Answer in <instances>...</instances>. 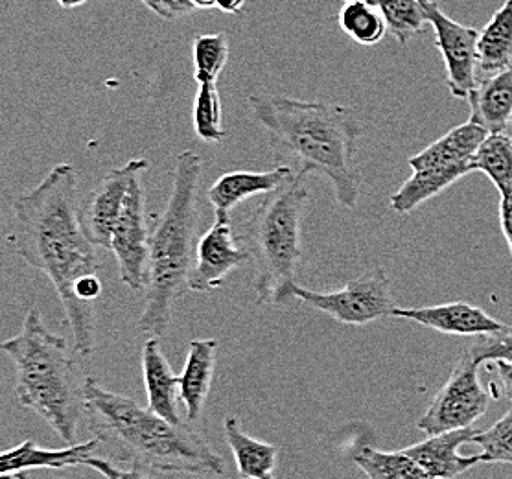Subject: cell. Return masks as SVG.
I'll return each instance as SVG.
<instances>
[{
  "label": "cell",
  "instance_id": "6da1fadb",
  "mask_svg": "<svg viewBox=\"0 0 512 479\" xmlns=\"http://www.w3.org/2000/svg\"><path fill=\"white\" fill-rule=\"evenodd\" d=\"M13 231L8 244L17 257L39 269L56 288L74 338V351L96 349V312L104 286L94 244L83 229L78 205V174L61 163L13 201Z\"/></svg>",
  "mask_w": 512,
  "mask_h": 479
},
{
  "label": "cell",
  "instance_id": "7a4b0ae2",
  "mask_svg": "<svg viewBox=\"0 0 512 479\" xmlns=\"http://www.w3.org/2000/svg\"><path fill=\"white\" fill-rule=\"evenodd\" d=\"M249 107L268 133L269 146L295 174L326 177L345 209L360 201L361 176L356 164L363 126L341 104L306 102L280 94H253Z\"/></svg>",
  "mask_w": 512,
  "mask_h": 479
},
{
  "label": "cell",
  "instance_id": "3957f363",
  "mask_svg": "<svg viewBox=\"0 0 512 479\" xmlns=\"http://www.w3.org/2000/svg\"><path fill=\"white\" fill-rule=\"evenodd\" d=\"M89 428L120 461L146 472L222 476L220 454L187 424H174L131 397L105 389L100 380H83Z\"/></svg>",
  "mask_w": 512,
  "mask_h": 479
},
{
  "label": "cell",
  "instance_id": "277c9868",
  "mask_svg": "<svg viewBox=\"0 0 512 479\" xmlns=\"http://www.w3.org/2000/svg\"><path fill=\"white\" fill-rule=\"evenodd\" d=\"M201 176L203 159L198 153L177 155L170 199L150 236L146 303L139 317L140 332L153 338H163L168 332L175 303L188 290L199 242Z\"/></svg>",
  "mask_w": 512,
  "mask_h": 479
},
{
  "label": "cell",
  "instance_id": "5b68a950",
  "mask_svg": "<svg viewBox=\"0 0 512 479\" xmlns=\"http://www.w3.org/2000/svg\"><path fill=\"white\" fill-rule=\"evenodd\" d=\"M15 367V395L67 444L76 443L85 415L83 382L65 338L50 332L37 308H30L17 336L2 343Z\"/></svg>",
  "mask_w": 512,
  "mask_h": 479
},
{
  "label": "cell",
  "instance_id": "8992f818",
  "mask_svg": "<svg viewBox=\"0 0 512 479\" xmlns=\"http://www.w3.org/2000/svg\"><path fill=\"white\" fill-rule=\"evenodd\" d=\"M310 203L306 177H291L271 192L247 223V240L256 266L258 304H286L295 299L297 273L304 257V214Z\"/></svg>",
  "mask_w": 512,
  "mask_h": 479
},
{
  "label": "cell",
  "instance_id": "52a82bcc",
  "mask_svg": "<svg viewBox=\"0 0 512 479\" xmlns=\"http://www.w3.org/2000/svg\"><path fill=\"white\" fill-rule=\"evenodd\" d=\"M295 299L323 312L341 325L365 327L395 314L391 281L382 268H374L336 292H314L303 286L295 288Z\"/></svg>",
  "mask_w": 512,
  "mask_h": 479
},
{
  "label": "cell",
  "instance_id": "ba28073f",
  "mask_svg": "<svg viewBox=\"0 0 512 479\" xmlns=\"http://www.w3.org/2000/svg\"><path fill=\"white\" fill-rule=\"evenodd\" d=\"M487 408L489 393L481 386L479 363L466 352L455 363L454 373L435 395L417 428L428 435L463 430L483 417Z\"/></svg>",
  "mask_w": 512,
  "mask_h": 479
},
{
  "label": "cell",
  "instance_id": "9c48e42d",
  "mask_svg": "<svg viewBox=\"0 0 512 479\" xmlns=\"http://www.w3.org/2000/svg\"><path fill=\"white\" fill-rule=\"evenodd\" d=\"M148 170L139 172L124 201V209L118 216L115 231L111 236L109 251L117 258L120 279L129 290H144L148 281L150 264V236L146 220V188L144 176Z\"/></svg>",
  "mask_w": 512,
  "mask_h": 479
},
{
  "label": "cell",
  "instance_id": "30bf717a",
  "mask_svg": "<svg viewBox=\"0 0 512 479\" xmlns=\"http://www.w3.org/2000/svg\"><path fill=\"white\" fill-rule=\"evenodd\" d=\"M422 6L446 65L448 89L454 98L468 100L479 82L478 30L450 19L433 0H422Z\"/></svg>",
  "mask_w": 512,
  "mask_h": 479
},
{
  "label": "cell",
  "instance_id": "8fae6325",
  "mask_svg": "<svg viewBox=\"0 0 512 479\" xmlns=\"http://www.w3.org/2000/svg\"><path fill=\"white\" fill-rule=\"evenodd\" d=\"M253 255L245 240L234 236L229 214H216L207 233L199 238L194 268L188 277V290L209 293L218 290L234 269L245 266Z\"/></svg>",
  "mask_w": 512,
  "mask_h": 479
},
{
  "label": "cell",
  "instance_id": "7c38bea8",
  "mask_svg": "<svg viewBox=\"0 0 512 479\" xmlns=\"http://www.w3.org/2000/svg\"><path fill=\"white\" fill-rule=\"evenodd\" d=\"M148 168L150 164L146 159H131L124 166L105 174L94 187L82 209L83 229L94 246L111 247V236L124 209L129 187L135 176Z\"/></svg>",
  "mask_w": 512,
  "mask_h": 479
},
{
  "label": "cell",
  "instance_id": "4fadbf2b",
  "mask_svg": "<svg viewBox=\"0 0 512 479\" xmlns=\"http://www.w3.org/2000/svg\"><path fill=\"white\" fill-rule=\"evenodd\" d=\"M393 317L415 321L422 327L433 328L452 336H485L505 328L498 319L490 317L478 306L466 303L439 304L424 308H396Z\"/></svg>",
  "mask_w": 512,
  "mask_h": 479
},
{
  "label": "cell",
  "instance_id": "5bb4252c",
  "mask_svg": "<svg viewBox=\"0 0 512 479\" xmlns=\"http://www.w3.org/2000/svg\"><path fill=\"white\" fill-rule=\"evenodd\" d=\"M489 131L474 122H466L450 129L446 135L428 148L409 157L411 170H457L468 176L472 172V157L478 152L481 142L487 139Z\"/></svg>",
  "mask_w": 512,
  "mask_h": 479
},
{
  "label": "cell",
  "instance_id": "9a60e30c",
  "mask_svg": "<svg viewBox=\"0 0 512 479\" xmlns=\"http://www.w3.org/2000/svg\"><path fill=\"white\" fill-rule=\"evenodd\" d=\"M479 430L463 428L454 432L428 435L426 441L404 448L409 457H413L420 467L424 468L431 478L454 479L461 476L468 468L476 467L481 456H461L457 448L461 444L474 443Z\"/></svg>",
  "mask_w": 512,
  "mask_h": 479
},
{
  "label": "cell",
  "instance_id": "2e32d148",
  "mask_svg": "<svg viewBox=\"0 0 512 479\" xmlns=\"http://www.w3.org/2000/svg\"><path fill=\"white\" fill-rule=\"evenodd\" d=\"M293 176L295 170L288 164H280L268 172H227L209 188L207 198L216 214H229L245 199L268 196L288 183Z\"/></svg>",
  "mask_w": 512,
  "mask_h": 479
},
{
  "label": "cell",
  "instance_id": "e0dca14e",
  "mask_svg": "<svg viewBox=\"0 0 512 479\" xmlns=\"http://www.w3.org/2000/svg\"><path fill=\"white\" fill-rule=\"evenodd\" d=\"M142 376L148 408L166 421L183 424L179 415V376H175L161 345V338H150L142 347Z\"/></svg>",
  "mask_w": 512,
  "mask_h": 479
},
{
  "label": "cell",
  "instance_id": "ac0fdd59",
  "mask_svg": "<svg viewBox=\"0 0 512 479\" xmlns=\"http://www.w3.org/2000/svg\"><path fill=\"white\" fill-rule=\"evenodd\" d=\"M218 339H194L188 347L187 363L179 374L181 402L187 409L188 422H198L210 395L218 362Z\"/></svg>",
  "mask_w": 512,
  "mask_h": 479
},
{
  "label": "cell",
  "instance_id": "d6986e66",
  "mask_svg": "<svg viewBox=\"0 0 512 479\" xmlns=\"http://www.w3.org/2000/svg\"><path fill=\"white\" fill-rule=\"evenodd\" d=\"M468 100L470 122L489 133H507L512 124V65L505 71L479 78Z\"/></svg>",
  "mask_w": 512,
  "mask_h": 479
},
{
  "label": "cell",
  "instance_id": "ffe728a7",
  "mask_svg": "<svg viewBox=\"0 0 512 479\" xmlns=\"http://www.w3.org/2000/svg\"><path fill=\"white\" fill-rule=\"evenodd\" d=\"M100 444L102 441L98 437H93L91 441H85V443L67 444L65 448L50 450V448H39L34 441H23L0 456V472L12 474V472L34 470V468L63 470V468L80 467V465L83 467L85 459L94 456Z\"/></svg>",
  "mask_w": 512,
  "mask_h": 479
},
{
  "label": "cell",
  "instance_id": "44dd1931",
  "mask_svg": "<svg viewBox=\"0 0 512 479\" xmlns=\"http://www.w3.org/2000/svg\"><path fill=\"white\" fill-rule=\"evenodd\" d=\"M225 441L233 452L238 476L242 479H266L273 476L277 467L279 448L275 444L258 441L244 432L242 424L236 417H227L223 424Z\"/></svg>",
  "mask_w": 512,
  "mask_h": 479
},
{
  "label": "cell",
  "instance_id": "7402d4cb",
  "mask_svg": "<svg viewBox=\"0 0 512 479\" xmlns=\"http://www.w3.org/2000/svg\"><path fill=\"white\" fill-rule=\"evenodd\" d=\"M512 65V0H505L479 34V72L489 76Z\"/></svg>",
  "mask_w": 512,
  "mask_h": 479
},
{
  "label": "cell",
  "instance_id": "603a6c76",
  "mask_svg": "<svg viewBox=\"0 0 512 479\" xmlns=\"http://www.w3.org/2000/svg\"><path fill=\"white\" fill-rule=\"evenodd\" d=\"M352 459L369 479H435L404 450L382 452L365 444L354 452Z\"/></svg>",
  "mask_w": 512,
  "mask_h": 479
},
{
  "label": "cell",
  "instance_id": "cb8c5ba5",
  "mask_svg": "<svg viewBox=\"0 0 512 479\" xmlns=\"http://www.w3.org/2000/svg\"><path fill=\"white\" fill-rule=\"evenodd\" d=\"M472 172L487 174L500 196L512 194V135L489 133L472 157Z\"/></svg>",
  "mask_w": 512,
  "mask_h": 479
},
{
  "label": "cell",
  "instance_id": "d4e9b609",
  "mask_svg": "<svg viewBox=\"0 0 512 479\" xmlns=\"http://www.w3.org/2000/svg\"><path fill=\"white\" fill-rule=\"evenodd\" d=\"M338 23L343 34L363 47L378 45L387 34V23L380 8L367 2H347L339 12Z\"/></svg>",
  "mask_w": 512,
  "mask_h": 479
},
{
  "label": "cell",
  "instance_id": "484cf974",
  "mask_svg": "<svg viewBox=\"0 0 512 479\" xmlns=\"http://www.w3.org/2000/svg\"><path fill=\"white\" fill-rule=\"evenodd\" d=\"M378 8L387 23V32L400 45H408L413 37L420 36L428 24L422 0H380Z\"/></svg>",
  "mask_w": 512,
  "mask_h": 479
},
{
  "label": "cell",
  "instance_id": "4316f807",
  "mask_svg": "<svg viewBox=\"0 0 512 479\" xmlns=\"http://www.w3.org/2000/svg\"><path fill=\"white\" fill-rule=\"evenodd\" d=\"M229 59L225 34H205L194 39V76L199 85L216 83Z\"/></svg>",
  "mask_w": 512,
  "mask_h": 479
},
{
  "label": "cell",
  "instance_id": "83f0119b",
  "mask_svg": "<svg viewBox=\"0 0 512 479\" xmlns=\"http://www.w3.org/2000/svg\"><path fill=\"white\" fill-rule=\"evenodd\" d=\"M194 128L205 142H222L227 131L222 126V100L216 83L199 85L194 104Z\"/></svg>",
  "mask_w": 512,
  "mask_h": 479
},
{
  "label": "cell",
  "instance_id": "f1b7e54d",
  "mask_svg": "<svg viewBox=\"0 0 512 479\" xmlns=\"http://www.w3.org/2000/svg\"><path fill=\"white\" fill-rule=\"evenodd\" d=\"M474 443L481 446L483 463H511L512 465V408L487 432H479Z\"/></svg>",
  "mask_w": 512,
  "mask_h": 479
},
{
  "label": "cell",
  "instance_id": "f546056e",
  "mask_svg": "<svg viewBox=\"0 0 512 479\" xmlns=\"http://www.w3.org/2000/svg\"><path fill=\"white\" fill-rule=\"evenodd\" d=\"M468 354L479 365L483 362H496V360L512 362V328L505 327L496 334L478 336V341L468 349Z\"/></svg>",
  "mask_w": 512,
  "mask_h": 479
},
{
  "label": "cell",
  "instance_id": "4dcf8cb0",
  "mask_svg": "<svg viewBox=\"0 0 512 479\" xmlns=\"http://www.w3.org/2000/svg\"><path fill=\"white\" fill-rule=\"evenodd\" d=\"M83 467L93 468L105 479H153L146 470H140V468L135 467L124 470V468H118L117 465H113L111 461H107L104 457H87Z\"/></svg>",
  "mask_w": 512,
  "mask_h": 479
},
{
  "label": "cell",
  "instance_id": "1f68e13d",
  "mask_svg": "<svg viewBox=\"0 0 512 479\" xmlns=\"http://www.w3.org/2000/svg\"><path fill=\"white\" fill-rule=\"evenodd\" d=\"M500 225L512 257V194L500 198Z\"/></svg>",
  "mask_w": 512,
  "mask_h": 479
},
{
  "label": "cell",
  "instance_id": "d6a6232c",
  "mask_svg": "<svg viewBox=\"0 0 512 479\" xmlns=\"http://www.w3.org/2000/svg\"><path fill=\"white\" fill-rule=\"evenodd\" d=\"M494 367L498 373V387H500L501 395L512 400V362L496 360Z\"/></svg>",
  "mask_w": 512,
  "mask_h": 479
},
{
  "label": "cell",
  "instance_id": "836d02e7",
  "mask_svg": "<svg viewBox=\"0 0 512 479\" xmlns=\"http://www.w3.org/2000/svg\"><path fill=\"white\" fill-rule=\"evenodd\" d=\"M164 8L170 12L172 19L177 17H185L196 10V6L192 4V0H161Z\"/></svg>",
  "mask_w": 512,
  "mask_h": 479
},
{
  "label": "cell",
  "instance_id": "e575fe53",
  "mask_svg": "<svg viewBox=\"0 0 512 479\" xmlns=\"http://www.w3.org/2000/svg\"><path fill=\"white\" fill-rule=\"evenodd\" d=\"M245 4H247V0H216V8L220 12L229 13V15H238L244 10Z\"/></svg>",
  "mask_w": 512,
  "mask_h": 479
},
{
  "label": "cell",
  "instance_id": "d590c367",
  "mask_svg": "<svg viewBox=\"0 0 512 479\" xmlns=\"http://www.w3.org/2000/svg\"><path fill=\"white\" fill-rule=\"evenodd\" d=\"M148 10H152L157 17H161V19H164V21H174L172 19V15H170V12L164 8L163 2L161 0H140Z\"/></svg>",
  "mask_w": 512,
  "mask_h": 479
},
{
  "label": "cell",
  "instance_id": "8d00e7d4",
  "mask_svg": "<svg viewBox=\"0 0 512 479\" xmlns=\"http://www.w3.org/2000/svg\"><path fill=\"white\" fill-rule=\"evenodd\" d=\"M192 4L196 6V10H210V8H216V0H192Z\"/></svg>",
  "mask_w": 512,
  "mask_h": 479
},
{
  "label": "cell",
  "instance_id": "74e56055",
  "mask_svg": "<svg viewBox=\"0 0 512 479\" xmlns=\"http://www.w3.org/2000/svg\"><path fill=\"white\" fill-rule=\"evenodd\" d=\"M87 0H58L59 6L61 8H65V10H72V8H78V6H83Z\"/></svg>",
  "mask_w": 512,
  "mask_h": 479
},
{
  "label": "cell",
  "instance_id": "f35d334b",
  "mask_svg": "<svg viewBox=\"0 0 512 479\" xmlns=\"http://www.w3.org/2000/svg\"><path fill=\"white\" fill-rule=\"evenodd\" d=\"M0 479H26L23 472H12V474H2Z\"/></svg>",
  "mask_w": 512,
  "mask_h": 479
},
{
  "label": "cell",
  "instance_id": "ab89813d",
  "mask_svg": "<svg viewBox=\"0 0 512 479\" xmlns=\"http://www.w3.org/2000/svg\"><path fill=\"white\" fill-rule=\"evenodd\" d=\"M345 2H367V4L378 6V2H380V0H345Z\"/></svg>",
  "mask_w": 512,
  "mask_h": 479
},
{
  "label": "cell",
  "instance_id": "60d3db41",
  "mask_svg": "<svg viewBox=\"0 0 512 479\" xmlns=\"http://www.w3.org/2000/svg\"><path fill=\"white\" fill-rule=\"evenodd\" d=\"M266 479H275V478H273V476H268V478H266Z\"/></svg>",
  "mask_w": 512,
  "mask_h": 479
},
{
  "label": "cell",
  "instance_id": "b9f144b4",
  "mask_svg": "<svg viewBox=\"0 0 512 479\" xmlns=\"http://www.w3.org/2000/svg\"><path fill=\"white\" fill-rule=\"evenodd\" d=\"M511 129H512V124H511Z\"/></svg>",
  "mask_w": 512,
  "mask_h": 479
}]
</instances>
